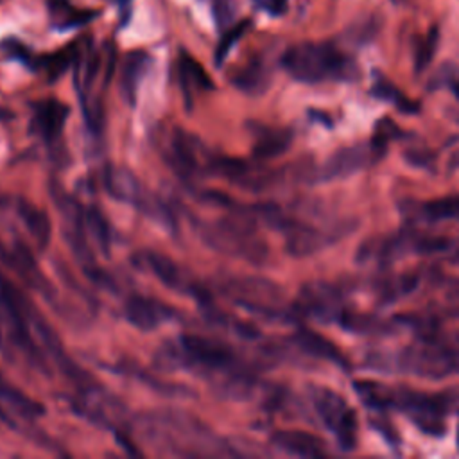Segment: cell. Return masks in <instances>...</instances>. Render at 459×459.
<instances>
[{"label":"cell","mask_w":459,"mask_h":459,"mask_svg":"<svg viewBox=\"0 0 459 459\" xmlns=\"http://www.w3.org/2000/svg\"><path fill=\"white\" fill-rule=\"evenodd\" d=\"M104 185L111 197L118 199L120 203L133 204L136 210H140L147 217L154 219L156 222L170 226L172 221H170V215L167 213L165 206L152 194H149L143 188V185L129 170L120 169V167L106 169Z\"/></svg>","instance_id":"9c48e42d"},{"label":"cell","mask_w":459,"mask_h":459,"mask_svg":"<svg viewBox=\"0 0 459 459\" xmlns=\"http://www.w3.org/2000/svg\"><path fill=\"white\" fill-rule=\"evenodd\" d=\"M418 285H420V274L416 271L393 276L380 285V301L394 303V301L412 294L418 289Z\"/></svg>","instance_id":"cb8c5ba5"},{"label":"cell","mask_w":459,"mask_h":459,"mask_svg":"<svg viewBox=\"0 0 459 459\" xmlns=\"http://www.w3.org/2000/svg\"><path fill=\"white\" fill-rule=\"evenodd\" d=\"M142 432L163 446V450L179 455H212L224 454L217 437L195 418L181 412L149 414L142 420Z\"/></svg>","instance_id":"5b68a950"},{"label":"cell","mask_w":459,"mask_h":459,"mask_svg":"<svg viewBox=\"0 0 459 459\" xmlns=\"http://www.w3.org/2000/svg\"><path fill=\"white\" fill-rule=\"evenodd\" d=\"M133 262L138 264L142 269L149 271L156 280H160L165 287L178 290L181 294H188L195 298L199 303H208V290L195 283L172 258L156 253V251H140L133 256Z\"/></svg>","instance_id":"30bf717a"},{"label":"cell","mask_w":459,"mask_h":459,"mask_svg":"<svg viewBox=\"0 0 459 459\" xmlns=\"http://www.w3.org/2000/svg\"><path fill=\"white\" fill-rule=\"evenodd\" d=\"M371 93L385 102H391L396 109H400L403 113H416L420 109L414 100H411L403 91H400L389 79H385L382 75H377Z\"/></svg>","instance_id":"d4e9b609"},{"label":"cell","mask_w":459,"mask_h":459,"mask_svg":"<svg viewBox=\"0 0 459 459\" xmlns=\"http://www.w3.org/2000/svg\"><path fill=\"white\" fill-rule=\"evenodd\" d=\"M280 65L292 79L305 84L353 81L359 75L355 61L332 43L303 41L290 45L281 54Z\"/></svg>","instance_id":"3957f363"},{"label":"cell","mask_w":459,"mask_h":459,"mask_svg":"<svg viewBox=\"0 0 459 459\" xmlns=\"http://www.w3.org/2000/svg\"><path fill=\"white\" fill-rule=\"evenodd\" d=\"M0 400H4L5 403L13 405L14 409L29 416H38L43 412V407L38 402H34L32 398L18 391L14 385H11L2 375H0Z\"/></svg>","instance_id":"4316f807"},{"label":"cell","mask_w":459,"mask_h":459,"mask_svg":"<svg viewBox=\"0 0 459 459\" xmlns=\"http://www.w3.org/2000/svg\"><path fill=\"white\" fill-rule=\"evenodd\" d=\"M450 90H452V93L455 95V99H459V74H455V75L452 77V81H450Z\"/></svg>","instance_id":"836d02e7"},{"label":"cell","mask_w":459,"mask_h":459,"mask_svg":"<svg viewBox=\"0 0 459 459\" xmlns=\"http://www.w3.org/2000/svg\"><path fill=\"white\" fill-rule=\"evenodd\" d=\"M70 108L56 99H45L34 104L32 115V129L47 142L56 143L65 129L68 120Z\"/></svg>","instance_id":"4fadbf2b"},{"label":"cell","mask_w":459,"mask_h":459,"mask_svg":"<svg viewBox=\"0 0 459 459\" xmlns=\"http://www.w3.org/2000/svg\"><path fill=\"white\" fill-rule=\"evenodd\" d=\"M117 2H127V0H117Z\"/></svg>","instance_id":"8d00e7d4"},{"label":"cell","mask_w":459,"mask_h":459,"mask_svg":"<svg viewBox=\"0 0 459 459\" xmlns=\"http://www.w3.org/2000/svg\"><path fill=\"white\" fill-rule=\"evenodd\" d=\"M48 14L52 20V27L57 30H70L81 25L90 23L99 16L97 11L91 9H77L70 4V0H47Z\"/></svg>","instance_id":"44dd1931"},{"label":"cell","mask_w":459,"mask_h":459,"mask_svg":"<svg viewBox=\"0 0 459 459\" xmlns=\"http://www.w3.org/2000/svg\"><path fill=\"white\" fill-rule=\"evenodd\" d=\"M231 82L235 84V88L249 95H258L267 90L271 82V70L264 59L255 57L233 75Z\"/></svg>","instance_id":"7402d4cb"},{"label":"cell","mask_w":459,"mask_h":459,"mask_svg":"<svg viewBox=\"0 0 459 459\" xmlns=\"http://www.w3.org/2000/svg\"><path fill=\"white\" fill-rule=\"evenodd\" d=\"M385 152L377 149L371 140L368 143H355L350 147H342L335 151L323 167L316 172V181H335L350 178L368 167H371L375 161H378Z\"/></svg>","instance_id":"8fae6325"},{"label":"cell","mask_w":459,"mask_h":459,"mask_svg":"<svg viewBox=\"0 0 459 459\" xmlns=\"http://www.w3.org/2000/svg\"><path fill=\"white\" fill-rule=\"evenodd\" d=\"M346 308L348 307L344 303L341 289L335 287L333 283L321 280H314L301 285L292 303L296 317H308L321 325H337Z\"/></svg>","instance_id":"ba28073f"},{"label":"cell","mask_w":459,"mask_h":459,"mask_svg":"<svg viewBox=\"0 0 459 459\" xmlns=\"http://www.w3.org/2000/svg\"><path fill=\"white\" fill-rule=\"evenodd\" d=\"M353 391L368 409L377 412H403L421 432L441 436L450 400L445 394L414 391L405 385H387L375 380H355Z\"/></svg>","instance_id":"6da1fadb"},{"label":"cell","mask_w":459,"mask_h":459,"mask_svg":"<svg viewBox=\"0 0 459 459\" xmlns=\"http://www.w3.org/2000/svg\"><path fill=\"white\" fill-rule=\"evenodd\" d=\"M2 50H4L5 56H9L11 59H18V61H22V63L27 65V66H34L36 57L30 56V50H29L22 41H18V39H14V38H7V39L2 41Z\"/></svg>","instance_id":"4dcf8cb0"},{"label":"cell","mask_w":459,"mask_h":459,"mask_svg":"<svg viewBox=\"0 0 459 459\" xmlns=\"http://www.w3.org/2000/svg\"><path fill=\"white\" fill-rule=\"evenodd\" d=\"M79 48H81V43H72L50 56H41L34 61V68H43L48 79L56 81L70 65L75 63Z\"/></svg>","instance_id":"603a6c76"},{"label":"cell","mask_w":459,"mask_h":459,"mask_svg":"<svg viewBox=\"0 0 459 459\" xmlns=\"http://www.w3.org/2000/svg\"><path fill=\"white\" fill-rule=\"evenodd\" d=\"M84 222H86V231L93 237L99 249L104 255H108L111 247V230L102 210L99 206L84 208Z\"/></svg>","instance_id":"484cf974"},{"label":"cell","mask_w":459,"mask_h":459,"mask_svg":"<svg viewBox=\"0 0 459 459\" xmlns=\"http://www.w3.org/2000/svg\"><path fill=\"white\" fill-rule=\"evenodd\" d=\"M437 43H439L437 27H430V30L423 38L416 39L414 43V72L416 74H421L432 63L437 50Z\"/></svg>","instance_id":"83f0119b"},{"label":"cell","mask_w":459,"mask_h":459,"mask_svg":"<svg viewBox=\"0 0 459 459\" xmlns=\"http://www.w3.org/2000/svg\"><path fill=\"white\" fill-rule=\"evenodd\" d=\"M213 156L194 134L181 127L172 129L163 140V160L185 179L210 174Z\"/></svg>","instance_id":"52a82bcc"},{"label":"cell","mask_w":459,"mask_h":459,"mask_svg":"<svg viewBox=\"0 0 459 459\" xmlns=\"http://www.w3.org/2000/svg\"><path fill=\"white\" fill-rule=\"evenodd\" d=\"M179 84H181V91L183 97L186 100V104L190 106L194 95L197 91H206V90H213V82L210 79V75L204 72V68L186 52H181L179 56Z\"/></svg>","instance_id":"d6986e66"},{"label":"cell","mask_w":459,"mask_h":459,"mask_svg":"<svg viewBox=\"0 0 459 459\" xmlns=\"http://www.w3.org/2000/svg\"><path fill=\"white\" fill-rule=\"evenodd\" d=\"M292 140H294V133L290 129L258 126L255 129V142L251 147L253 160L265 161V160L278 158L290 149Z\"/></svg>","instance_id":"2e32d148"},{"label":"cell","mask_w":459,"mask_h":459,"mask_svg":"<svg viewBox=\"0 0 459 459\" xmlns=\"http://www.w3.org/2000/svg\"><path fill=\"white\" fill-rule=\"evenodd\" d=\"M271 443L278 450L296 457H323L328 454L325 441L305 430H276L271 436Z\"/></svg>","instance_id":"5bb4252c"},{"label":"cell","mask_w":459,"mask_h":459,"mask_svg":"<svg viewBox=\"0 0 459 459\" xmlns=\"http://www.w3.org/2000/svg\"><path fill=\"white\" fill-rule=\"evenodd\" d=\"M2 255L7 262V265L13 271H16L25 283L32 285L34 289H38L43 294H48V290H50L48 281L41 274V271L38 269V264L32 256V251L27 246H23L22 242H16L11 251H2Z\"/></svg>","instance_id":"ac0fdd59"},{"label":"cell","mask_w":459,"mask_h":459,"mask_svg":"<svg viewBox=\"0 0 459 459\" xmlns=\"http://www.w3.org/2000/svg\"><path fill=\"white\" fill-rule=\"evenodd\" d=\"M405 160L409 163H412L414 167H425L429 169L430 163L436 160L434 154L430 151H425V149H420V147H412V149H407L405 151Z\"/></svg>","instance_id":"1f68e13d"},{"label":"cell","mask_w":459,"mask_h":459,"mask_svg":"<svg viewBox=\"0 0 459 459\" xmlns=\"http://www.w3.org/2000/svg\"><path fill=\"white\" fill-rule=\"evenodd\" d=\"M457 446H459V421H457Z\"/></svg>","instance_id":"d590c367"},{"label":"cell","mask_w":459,"mask_h":459,"mask_svg":"<svg viewBox=\"0 0 459 459\" xmlns=\"http://www.w3.org/2000/svg\"><path fill=\"white\" fill-rule=\"evenodd\" d=\"M151 56L143 50H131L124 56L122 68H120V93L126 102L134 104L138 88L149 70Z\"/></svg>","instance_id":"e0dca14e"},{"label":"cell","mask_w":459,"mask_h":459,"mask_svg":"<svg viewBox=\"0 0 459 459\" xmlns=\"http://www.w3.org/2000/svg\"><path fill=\"white\" fill-rule=\"evenodd\" d=\"M124 317L138 330L147 332L174 317V310L154 298L133 294L124 303Z\"/></svg>","instance_id":"7c38bea8"},{"label":"cell","mask_w":459,"mask_h":459,"mask_svg":"<svg viewBox=\"0 0 459 459\" xmlns=\"http://www.w3.org/2000/svg\"><path fill=\"white\" fill-rule=\"evenodd\" d=\"M16 212H18V217L23 222L25 230L29 231V235L38 244V247L45 249L48 246L50 233H52L48 215L27 199H18L16 201Z\"/></svg>","instance_id":"ffe728a7"},{"label":"cell","mask_w":459,"mask_h":459,"mask_svg":"<svg viewBox=\"0 0 459 459\" xmlns=\"http://www.w3.org/2000/svg\"><path fill=\"white\" fill-rule=\"evenodd\" d=\"M292 342L307 355L314 357V359H321V360H328L339 368H348L350 362L346 359V355L325 335L299 326L294 333H292Z\"/></svg>","instance_id":"9a60e30c"},{"label":"cell","mask_w":459,"mask_h":459,"mask_svg":"<svg viewBox=\"0 0 459 459\" xmlns=\"http://www.w3.org/2000/svg\"><path fill=\"white\" fill-rule=\"evenodd\" d=\"M251 27V20H242L238 22L237 25H233L231 29L224 30V34L221 36V41L217 45V50H215V63L217 66L222 65V61L226 59V56L230 54V50L233 48V45H237V41L246 34V30Z\"/></svg>","instance_id":"f1b7e54d"},{"label":"cell","mask_w":459,"mask_h":459,"mask_svg":"<svg viewBox=\"0 0 459 459\" xmlns=\"http://www.w3.org/2000/svg\"><path fill=\"white\" fill-rule=\"evenodd\" d=\"M450 169H459V151H455L450 158Z\"/></svg>","instance_id":"e575fe53"},{"label":"cell","mask_w":459,"mask_h":459,"mask_svg":"<svg viewBox=\"0 0 459 459\" xmlns=\"http://www.w3.org/2000/svg\"><path fill=\"white\" fill-rule=\"evenodd\" d=\"M230 210L231 213L228 217L201 228L203 240L219 253L244 258L256 265L264 264L269 249L255 230L258 221L253 215L251 204H237L233 199Z\"/></svg>","instance_id":"277c9868"},{"label":"cell","mask_w":459,"mask_h":459,"mask_svg":"<svg viewBox=\"0 0 459 459\" xmlns=\"http://www.w3.org/2000/svg\"><path fill=\"white\" fill-rule=\"evenodd\" d=\"M253 2H255V5L262 13L269 14V16H281V14H285L287 5H289V0H253Z\"/></svg>","instance_id":"d6a6232c"},{"label":"cell","mask_w":459,"mask_h":459,"mask_svg":"<svg viewBox=\"0 0 459 459\" xmlns=\"http://www.w3.org/2000/svg\"><path fill=\"white\" fill-rule=\"evenodd\" d=\"M167 362L174 368H185L206 378H224V387L231 391H247L253 387V373L244 366L238 353L221 341L183 333L167 351Z\"/></svg>","instance_id":"7a4b0ae2"},{"label":"cell","mask_w":459,"mask_h":459,"mask_svg":"<svg viewBox=\"0 0 459 459\" xmlns=\"http://www.w3.org/2000/svg\"><path fill=\"white\" fill-rule=\"evenodd\" d=\"M312 403L321 423L332 432L337 446L344 452H351L359 439L357 414L350 403L335 391L328 387H312Z\"/></svg>","instance_id":"8992f818"},{"label":"cell","mask_w":459,"mask_h":459,"mask_svg":"<svg viewBox=\"0 0 459 459\" xmlns=\"http://www.w3.org/2000/svg\"><path fill=\"white\" fill-rule=\"evenodd\" d=\"M237 13L235 0H212V16L215 20L217 29H228Z\"/></svg>","instance_id":"f546056e"}]
</instances>
